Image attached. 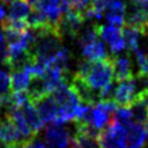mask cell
Listing matches in <instances>:
<instances>
[{"mask_svg":"<svg viewBox=\"0 0 148 148\" xmlns=\"http://www.w3.org/2000/svg\"><path fill=\"white\" fill-rule=\"evenodd\" d=\"M83 80L92 90H95L97 92L105 86L113 82L112 57L109 56L102 60L92 61L87 75L83 77Z\"/></svg>","mask_w":148,"mask_h":148,"instance_id":"cell-1","label":"cell"},{"mask_svg":"<svg viewBox=\"0 0 148 148\" xmlns=\"http://www.w3.org/2000/svg\"><path fill=\"white\" fill-rule=\"evenodd\" d=\"M61 42H62V37L57 30H54V29L45 30L40 34L39 39L36 44V46L34 47L32 56L37 59L49 62V60L62 46Z\"/></svg>","mask_w":148,"mask_h":148,"instance_id":"cell-2","label":"cell"},{"mask_svg":"<svg viewBox=\"0 0 148 148\" xmlns=\"http://www.w3.org/2000/svg\"><path fill=\"white\" fill-rule=\"evenodd\" d=\"M126 131V127L111 118L109 125L99 132V148H127Z\"/></svg>","mask_w":148,"mask_h":148,"instance_id":"cell-3","label":"cell"},{"mask_svg":"<svg viewBox=\"0 0 148 148\" xmlns=\"http://www.w3.org/2000/svg\"><path fill=\"white\" fill-rule=\"evenodd\" d=\"M27 141L29 140L20 134L7 114L0 118V148H17Z\"/></svg>","mask_w":148,"mask_h":148,"instance_id":"cell-4","label":"cell"},{"mask_svg":"<svg viewBox=\"0 0 148 148\" xmlns=\"http://www.w3.org/2000/svg\"><path fill=\"white\" fill-rule=\"evenodd\" d=\"M83 24H84V21H83L82 14L74 9H71L69 12L62 15L61 21L59 23L58 31L61 35L62 39L65 37H68L71 39H76Z\"/></svg>","mask_w":148,"mask_h":148,"instance_id":"cell-5","label":"cell"},{"mask_svg":"<svg viewBox=\"0 0 148 148\" xmlns=\"http://www.w3.org/2000/svg\"><path fill=\"white\" fill-rule=\"evenodd\" d=\"M97 32H98V37L102 38L103 42H105L109 45L110 51L113 56L120 53L123 50L126 49V44L123 38L120 28L111 25V24L98 25Z\"/></svg>","mask_w":148,"mask_h":148,"instance_id":"cell-6","label":"cell"},{"mask_svg":"<svg viewBox=\"0 0 148 148\" xmlns=\"http://www.w3.org/2000/svg\"><path fill=\"white\" fill-rule=\"evenodd\" d=\"M125 24L138 29L142 36H148V14L141 5L126 3Z\"/></svg>","mask_w":148,"mask_h":148,"instance_id":"cell-7","label":"cell"},{"mask_svg":"<svg viewBox=\"0 0 148 148\" xmlns=\"http://www.w3.org/2000/svg\"><path fill=\"white\" fill-rule=\"evenodd\" d=\"M29 102L35 105V108L37 109L44 124L52 125L54 123L59 106L56 103V101L51 94H45V95L39 96V97H37L32 101H29Z\"/></svg>","mask_w":148,"mask_h":148,"instance_id":"cell-8","label":"cell"},{"mask_svg":"<svg viewBox=\"0 0 148 148\" xmlns=\"http://www.w3.org/2000/svg\"><path fill=\"white\" fill-rule=\"evenodd\" d=\"M71 136L62 125H47L45 130L46 148H69Z\"/></svg>","mask_w":148,"mask_h":148,"instance_id":"cell-9","label":"cell"},{"mask_svg":"<svg viewBox=\"0 0 148 148\" xmlns=\"http://www.w3.org/2000/svg\"><path fill=\"white\" fill-rule=\"evenodd\" d=\"M128 108L132 112L133 120L145 125L148 121V90L138 91Z\"/></svg>","mask_w":148,"mask_h":148,"instance_id":"cell-10","label":"cell"},{"mask_svg":"<svg viewBox=\"0 0 148 148\" xmlns=\"http://www.w3.org/2000/svg\"><path fill=\"white\" fill-rule=\"evenodd\" d=\"M51 95L53 96V98H54V101L59 108L75 109L81 103L80 98L77 97L75 91L72 89L71 84H67V82L62 83L57 89H54L51 92Z\"/></svg>","mask_w":148,"mask_h":148,"instance_id":"cell-11","label":"cell"},{"mask_svg":"<svg viewBox=\"0 0 148 148\" xmlns=\"http://www.w3.org/2000/svg\"><path fill=\"white\" fill-rule=\"evenodd\" d=\"M135 90H136V84H135V80L134 76L118 82V86L114 90V95H113V101L118 104V106H127L131 104L132 99L135 96Z\"/></svg>","mask_w":148,"mask_h":148,"instance_id":"cell-12","label":"cell"},{"mask_svg":"<svg viewBox=\"0 0 148 148\" xmlns=\"http://www.w3.org/2000/svg\"><path fill=\"white\" fill-rule=\"evenodd\" d=\"M112 65H113V77L114 81L121 82L133 77L132 71V61L130 56H111Z\"/></svg>","mask_w":148,"mask_h":148,"instance_id":"cell-13","label":"cell"},{"mask_svg":"<svg viewBox=\"0 0 148 148\" xmlns=\"http://www.w3.org/2000/svg\"><path fill=\"white\" fill-rule=\"evenodd\" d=\"M125 13H126V2L123 0H113L105 12V20L109 24L123 28L125 25Z\"/></svg>","mask_w":148,"mask_h":148,"instance_id":"cell-14","label":"cell"},{"mask_svg":"<svg viewBox=\"0 0 148 148\" xmlns=\"http://www.w3.org/2000/svg\"><path fill=\"white\" fill-rule=\"evenodd\" d=\"M147 130L143 125L133 123L127 127L126 131V141L127 148H141L147 140Z\"/></svg>","mask_w":148,"mask_h":148,"instance_id":"cell-15","label":"cell"},{"mask_svg":"<svg viewBox=\"0 0 148 148\" xmlns=\"http://www.w3.org/2000/svg\"><path fill=\"white\" fill-rule=\"evenodd\" d=\"M111 114L109 111H106L98 102L94 105H91V110H90V114L88 117L87 123H89L91 126H94L97 130H103L105 128L109 123L111 121Z\"/></svg>","mask_w":148,"mask_h":148,"instance_id":"cell-16","label":"cell"},{"mask_svg":"<svg viewBox=\"0 0 148 148\" xmlns=\"http://www.w3.org/2000/svg\"><path fill=\"white\" fill-rule=\"evenodd\" d=\"M22 111H23V114L25 117L27 124L30 128V132H31L32 136L35 138L39 133V131L43 128L44 121L42 120L37 109L35 108V105L32 103H30L29 101L22 106Z\"/></svg>","mask_w":148,"mask_h":148,"instance_id":"cell-17","label":"cell"},{"mask_svg":"<svg viewBox=\"0 0 148 148\" xmlns=\"http://www.w3.org/2000/svg\"><path fill=\"white\" fill-rule=\"evenodd\" d=\"M81 51H82L83 58L88 59L90 61H97V60H102V59L109 57L108 50L104 45V42H102L99 38L82 46Z\"/></svg>","mask_w":148,"mask_h":148,"instance_id":"cell-18","label":"cell"},{"mask_svg":"<svg viewBox=\"0 0 148 148\" xmlns=\"http://www.w3.org/2000/svg\"><path fill=\"white\" fill-rule=\"evenodd\" d=\"M31 82V75L25 67L12 71L10 74V89L13 92L28 91Z\"/></svg>","mask_w":148,"mask_h":148,"instance_id":"cell-19","label":"cell"},{"mask_svg":"<svg viewBox=\"0 0 148 148\" xmlns=\"http://www.w3.org/2000/svg\"><path fill=\"white\" fill-rule=\"evenodd\" d=\"M7 117L10 119V121L14 124V126L16 127V130L20 132V134L25 139V140H31V139H35L30 132V128L27 124V120H25V117L23 114V111H22V108L20 109H14V110H10L9 112L6 113Z\"/></svg>","mask_w":148,"mask_h":148,"instance_id":"cell-20","label":"cell"},{"mask_svg":"<svg viewBox=\"0 0 148 148\" xmlns=\"http://www.w3.org/2000/svg\"><path fill=\"white\" fill-rule=\"evenodd\" d=\"M121 35H123V38L125 40V44H126V49L130 51V52H134L135 50H138L140 47V31L133 27H130V25H124L121 28Z\"/></svg>","mask_w":148,"mask_h":148,"instance_id":"cell-21","label":"cell"},{"mask_svg":"<svg viewBox=\"0 0 148 148\" xmlns=\"http://www.w3.org/2000/svg\"><path fill=\"white\" fill-rule=\"evenodd\" d=\"M30 13V6L24 0H14L8 8V18L25 20Z\"/></svg>","mask_w":148,"mask_h":148,"instance_id":"cell-22","label":"cell"},{"mask_svg":"<svg viewBox=\"0 0 148 148\" xmlns=\"http://www.w3.org/2000/svg\"><path fill=\"white\" fill-rule=\"evenodd\" d=\"M29 28H34V29H39L46 25H50L47 23V18L46 15L44 14V12H42L40 9H32L29 15L25 18ZM51 27V25H50Z\"/></svg>","mask_w":148,"mask_h":148,"instance_id":"cell-23","label":"cell"},{"mask_svg":"<svg viewBox=\"0 0 148 148\" xmlns=\"http://www.w3.org/2000/svg\"><path fill=\"white\" fill-rule=\"evenodd\" d=\"M112 119L126 128L131 124H133V116H132L130 108H127V106H118L112 116Z\"/></svg>","mask_w":148,"mask_h":148,"instance_id":"cell-24","label":"cell"},{"mask_svg":"<svg viewBox=\"0 0 148 148\" xmlns=\"http://www.w3.org/2000/svg\"><path fill=\"white\" fill-rule=\"evenodd\" d=\"M10 92V75L0 69V97Z\"/></svg>","mask_w":148,"mask_h":148,"instance_id":"cell-25","label":"cell"},{"mask_svg":"<svg viewBox=\"0 0 148 148\" xmlns=\"http://www.w3.org/2000/svg\"><path fill=\"white\" fill-rule=\"evenodd\" d=\"M7 54H8V43H7V39H6L3 31L1 29L0 30V62L3 65L6 62Z\"/></svg>","mask_w":148,"mask_h":148,"instance_id":"cell-26","label":"cell"},{"mask_svg":"<svg viewBox=\"0 0 148 148\" xmlns=\"http://www.w3.org/2000/svg\"><path fill=\"white\" fill-rule=\"evenodd\" d=\"M72 3V9L82 13L84 12L87 8H89L91 6V0H69Z\"/></svg>","mask_w":148,"mask_h":148,"instance_id":"cell-27","label":"cell"},{"mask_svg":"<svg viewBox=\"0 0 148 148\" xmlns=\"http://www.w3.org/2000/svg\"><path fill=\"white\" fill-rule=\"evenodd\" d=\"M113 0H91V7L99 12V13H103L106 10V8L110 6V3L112 2Z\"/></svg>","mask_w":148,"mask_h":148,"instance_id":"cell-28","label":"cell"},{"mask_svg":"<svg viewBox=\"0 0 148 148\" xmlns=\"http://www.w3.org/2000/svg\"><path fill=\"white\" fill-rule=\"evenodd\" d=\"M23 148H46V146H45V143H43V142L39 141V140L31 139V140L27 141V142L23 145Z\"/></svg>","mask_w":148,"mask_h":148,"instance_id":"cell-29","label":"cell"},{"mask_svg":"<svg viewBox=\"0 0 148 148\" xmlns=\"http://www.w3.org/2000/svg\"><path fill=\"white\" fill-rule=\"evenodd\" d=\"M32 9H38L39 8V6H40V2H42V0H24Z\"/></svg>","mask_w":148,"mask_h":148,"instance_id":"cell-30","label":"cell"},{"mask_svg":"<svg viewBox=\"0 0 148 148\" xmlns=\"http://www.w3.org/2000/svg\"><path fill=\"white\" fill-rule=\"evenodd\" d=\"M141 7L145 9V12L148 14V0H143L142 2H141Z\"/></svg>","mask_w":148,"mask_h":148,"instance_id":"cell-31","label":"cell"},{"mask_svg":"<svg viewBox=\"0 0 148 148\" xmlns=\"http://www.w3.org/2000/svg\"><path fill=\"white\" fill-rule=\"evenodd\" d=\"M132 3H136V5H141V2L143 1V0H130Z\"/></svg>","mask_w":148,"mask_h":148,"instance_id":"cell-32","label":"cell"},{"mask_svg":"<svg viewBox=\"0 0 148 148\" xmlns=\"http://www.w3.org/2000/svg\"><path fill=\"white\" fill-rule=\"evenodd\" d=\"M13 1H14V0H3V2H5V3H8V2H13Z\"/></svg>","mask_w":148,"mask_h":148,"instance_id":"cell-33","label":"cell"},{"mask_svg":"<svg viewBox=\"0 0 148 148\" xmlns=\"http://www.w3.org/2000/svg\"><path fill=\"white\" fill-rule=\"evenodd\" d=\"M145 127H146V130H147V132H148V121L145 124Z\"/></svg>","mask_w":148,"mask_h":148,"instance_id":"cell-34","label":"cell"}]
</instances>
